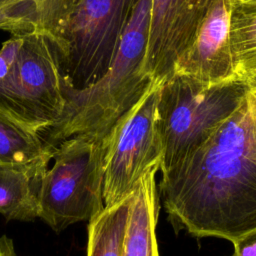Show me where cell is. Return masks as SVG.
<instances>
[{"mask_svg":"<svg viewBox=\"0 0 256 256\" xmlns=\"http://www.w3.org/2000/svg\"><path fill=\"white\" fill-rule=\"evenodd\" d=\"M159 170V166L148 170L132 191L122 256H159L156 239L158 195L155 179Z\"/></svg>","mask_w":256,"mask_h":256,"instance_id":"cell-10","label":"cell"},{"mask_svg":"<svg viewBox=\"0 0 256 256\" xmlns=\"http://www.w3.org/2000/svg\"><path fill=\"white\" fill-rule=\"evenodd\" d=\"M152 0H137L106 72L90 86L66 90L63 118L43 136L54 150L63 140L84 134L102 138L144 94L153 77L145 67Z\"/></svg>","mask_w":256,"mask_h":256,"instance_id":"cell-2","label":"cell"},{"mask_svg":"<svg viewBox=\"0 0 256 256\" xmlns=\"http://www.w3.org/2000/svg\"><path fill=\"white\" fill-rule=\"evenodd\" d=\"M8 0H0V9L4 6V4L7 2Z\"/></svg>","mask_w":256,"mask_h":256,"instance_id":"cell-19","label":"cell"},{"mask_svg":"<svg viewBox=\"0 0 256 256\" xmlns=\"http://www.w3.org/2000/svg\"><path fill=\"white\" fill-rule=\"evenodd\" d=\"M250 91H256V89H253V90H250Z\"/></svg>","mask_w":256,"mask_h":256,"instance_id":"cell-21","label":"cell"},{"mask_svg":"<svg viewBox=\"0 0 256 256\" xmlns=\"http://www.w3.org/2000/svg\"><path fill=\"white\" fill-rule=\"evenodd\" d=\"M137 0H69L52 37L64 91L96 82L108 69Z\"/></svg>","mask_w":256,"mask_h":256,"instance_id":"cell-3","label":"cell"},{"mask_svg":"<svg viewBox=\"0 0 256 256\" xmlns=\"http://www.w3.org/2000/svg\"><path fill=\"white\" fill-rule=\"evenodd\" d=\"M131 203L132 193L89 221L87 256H122Z\"/></svg>","mask_w":256,"mask_h":256,"instance_id":"cell-14","label":"cell"},{"mask_svg":"<svg viewBox=\"0 0 256 256\" xmlns=\"http://www.w3.org/2000/svg\"><path fill=\"white\" fill-rule=\"evenodd\" d=\"M249 101H250V105H251L253 117H254L255 124H256V96L253 95V94L250 92V90H249Z\"/></svg>","mask_w":256,"mask_h":256,"instance_id":"cell-17","label":"cell"},{"mask_svg":"<svg viewBox=\"0 0 256 256\" xmlns=\"http://www.w3.org/2000/svg\"><path fill=\"white\" fill-rule=\"evenodd\" d=\"M53 151L38 131L0 107V165L51 161Z\"/></svg>","mask_w":256,"mask_h":256,"instance_id":"cell-12","label":"cell"},{"mask_svg":"<svg viewBox=\"0 0 256 256\" xmlns=\"http://www.w3.org/2000/svg\"><path fill=\"white\" fill-rule=\"evenodd\" d=\"M22 43L20 33L11 34V37L2 44L0 49V81L6 76L12 66Z\"/></svg>","mask_w":256,"mask_h":256,"instance_id":"cell-15","label":"cell"},{"mask_svg":"<svg viewBox=\"0 0 256 256\" xmlns=\"http://www.w3.org/2000/svg\"><path fill=\"white\" fill-rule=\"evenodd\" d=\"M250 92H251L253 95H255V96H256V91H250Z\"/></svg>","mask_w":256,"mask_h":256,"instance_id":"cell-20","label":"cell"},{"mask_svg":"<svg viewBox=\"0 0 256 256\" xmlns=\"http://www.w3.org/2000/svg\"><path fill=\"white\" fill-rule=\"evenodd\" d=\"M249 88L241 82L204 87L178 77L167 79L159 101V123L165 172L200 144L246 98Z\"/></svg>","mask_w":256,"mask_h":256,"instance_id":"cell-6","label":"cell"},{"mask_svg":"<svg viewBox=\"0 0 256 256\" xmlns=\"http://www.w3.org/2000/svg\"><path fill=\"white\" fill-rule=\"evenodd\" d=\"M234 256H256V229L232 242Z\"/></svg>","mask_w":256,"mask_h":256,"instance_id":"cell-16","label":"cell"},{"mask_svg":"<svg viewBox=\"0 0 256 256\" xmlns=\"http://www.w3.org/2000/svg\"><path fill=\"white\" fill-rule=\"evenodd\" d=\"M237 3L245 5H256V0H235Z\"/></svg>","mask_w":256,"mask_h":256,"instance_id":"cell-18","label":"cell"},{"mask_svg":"<svg viewBox=\"0 0 256 256\" xmlns=\"http://www.w3.org/2000/svg\"><path fill=\"white\" fill-rule=\"evenodd\" d=\"M208 0H152L145 67L153 79L170 78L173 64L202 19Z\"/></svg>","mask_w":256,"mask_h":256,"instance_id":"cell-9","label":"cell"},{"mask_svg":"<svg viewBox=\"0 0 256 256\" xmlns=\"http://www.w3.org/2000/svg\"><path fill=\"white\" fill-rule=\"evenodd\" d=\"M164 208L196 237L235 241L256 229V124L249 92L238 109L162 173Z\"/></svg>","mask_w":256,"mask_h":256,"instance_id":"cell-1","label":"cell"},{"mask_svg":"<svg viewBox=\"0 0 256 256\" xmlns=\"http://www.w3.org/2000/svg\"><path fill=\"white\" fill-rule=\"evenodd\" d=\"M235 0H208L189 44L176 58L170 77L210 87L235 81L230 24Z\"/></svg>","mask_w":256,"mask_h":256,"instance_id":"cell-8","label":"cell"},{"mask_svg":"<svg viewBox=\"0 0 256 256\" xmlns=\"http://www.w3.org/2000/svg\"><path fill=\"white\" fill-rule=\"evenodd\" d=\"M20 34L21 46L0 81V107L43 136L60 123L66 107L59 51L45 32Z\"/></svg>","mask_w":256,"mask_h":256,"instance_id":"cell-5","label":"cell"},{"mask_svg":"<svg viewBox=\"0 0 256 256\" xmlns=\"http://www.w3.org/2000/svg\"><path fill=\"white\" fill-rule=\"evenodd\" d=\"M49 162L0 165V213L7 221L38 217V191Z\"/></svg>","mask_w":256,"mask_h":256,"instance_id":"cell-11","label":"cell"},{"mask_svg":"<svg viewBox=\"0 0 256 256\" xmlns=\"http://www.w3.org/2000/svg\"><path fill=\"white\" fill-rule=\"evenodd\" d=\"M164 82L154 79L141 98L102 137L105 206L125 198L148 170L162 166L164 149L158 106Z\"/></svg>","mask_w":256,"mask_h":256,"instance_id":"cell-7","label":"cell"},{"mask_svg":"<svg viewBox=\"0 0 256 256\" xmlns=\"http://www.w3.org/2000/svg\"><path fill=\"white\" fill-rule=\"evenodd\" d=\"M235 81L256 89V5L235 1L230 24Z\"/></svg>","mask_w":256,"mask_h":256,"instance_id":"cell-13","label":"cell"},{"mask_svg":"<svg viewBox=\"0 0 256 256\" xmlns=\"http://www.w3.org/2000/svg\"><path fill=\"white\" fill-rule=\"evenodd\" d=\"M54 163L44 173L38 191V217L55 232L101 212L104 181L102 138L74 135L52 153Z\"/></svg>","mask_w":256,"mask_h":256,"instance_id":"cell-4","label":"cell"}]
</instances>
